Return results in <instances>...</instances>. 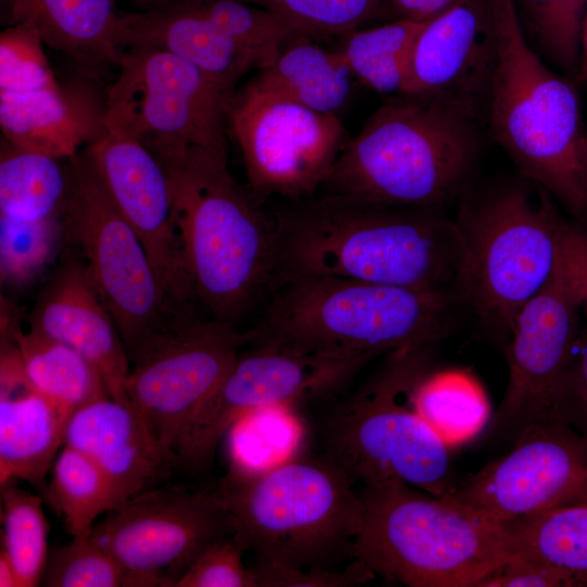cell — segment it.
Returning <instances> with one entry per match:
<instances>
[{
  "mask_svg": "<svg viewBox=\"0 0 587 587\" xmlns=\"http://www.w3.org/2000/svg\"><path fill=\"white\" fill-rule=\"evenodd\" d=\"M512 444L449 496L501 523L587 504V438L553 415Z\"/></svg>",
  "mask_w": 587,
  "mask_h": 587,
  "instance_id": "16",
  "label": "cell"
},
{
  "mask_svg": "<svg viewBox=\"0 0 587 587\" xmlns=\"http://www.w3.org/2000/svg\"><path fill=\"white\" fill-rule=\"evenodd\" d=\"M104 191L143 242L171 301L195 300L186 273L167 173L140 141L105 132L84 151Z\"/></svg>",
  "mask_w": 587,
  "mask_h": 587,
  "instance_id": "18",
  "label": "cell"
},
{
  "mask_svg": "<svg viewBox=\"0 0 587 587\" xmlns=\"http://www.w3.org/2000/svg\"><path fill=\"white\" fill-rule=\"evenodd\" d=\"M461 0H383V17L426 22Z\"/></svg>",
  "mask_w": 587,
  "mask_h": 587,
  "instance_id": "45",
  "label": "cell"
},
{
  "mask_svg": "<svg viewBox=\"0 0 587 587\" xmlns=\"http://www.w3.org/2000/svg\"><path fill=\"white\" fill-rule=\"evenodd\" d=\"M424 420L450 445L477 435L489 416V404L478 383L460 371L426 373L413 391Z\"/></svg>",
  "mask_w": 587,
  "mask_h": 587,
  "instance_id": "32",
  "label": "cell"
},
{
  "mask_svg": "<svg viewBox=\"0 0 587 587\" xmlns=\"http://www.w3.org/2000/svg\"><path fill=\"white\" fill-rule=\"evenodd\" d=\"M255 587H349L372 580L375 575L357 560L342 570L296 569L254 562L250 566Z\"/></svg>",
  "mask_w": 587,
  "mask_h": 587,
  "instance_id": "41",
  "label": "cell"
},
{
  "mask_svg": "<svg viewBox=\"0 0 587 587\" xmlns=\"http://www.w3.org/2000/svg\"><path fill=\"white\" fill-rule=\"evenodd\" d=\"M190 1L227 37L251 52L260 68L285 45L302 37L272 12L242 0Z\"/></svg>",
  "mask_w": 587,
  "mask_h": 587,
  "instance_id": "37",
  "label": "cell"
},
{
  "mask_svg": "<svg viewBox=\"0 0 587 587\" xmlns=\"http://www.w3.org/2000/svg\"><path fill=\"white\" fill-rule=\"evenodd\" d=\"M494 0H461L423 23L403 92L466 102L482 112L494 57Z\"/></svg>",
  "mask_w": 587,
  "mask_h": 587,
  "instance_id": "19",
  "label": "cell"
},
{
  "mask_svg": "<svg viewBox=\"0 0 587 587\" xmlns=\"http://www.w3.org/2000/svg\"><path fill=\"white\" fill-rule=\"evenodd\" d=\"M15 23H29L43 45L65 54L91 77L118 66L122 14L113 0H1Z\"/></svg>",
  "mask_w": 587,
  "mask_h": 587,
  "instance_id": "25",
  "label": "cell"
},
{
  "mask_svg": "<svg viewBox=\"0 0 587 587\" xmlns=\"http://www.w3.org/2000/svg\"><path fill=\"white\" fill-rule=\"evenodd\" d=\"M137 1H139L141 3H145V4H150L151 8H153V7L166 3V2H168L171 0H137Z\"/></svg>",
  "mask_w": 587,
  "mask_h": 587,
  "instance_id": "48",
  "label": "cell"
},
{
  "mask_svg": "<svg viewBox=\"0 0 587 587\" xmlns=\"http://www.w3.org/2000/svg\"><path fill=\"white\" fill-rule=\"evenodd\" d=\"M62 161L5 141L0 154V216L32 222L63 215L70 171L68 162L64 167Z\"/></svg>",
  "mask_w": 587,
  "mask_h": 587,
  "instance_id": "28",
  "label": "cell"
},
{
  "mask_svg": "<svg viewBox=\"0 0 587 587\" xmlns=\"http://www.w3.org/2000/svg\"><path fill=\"white\" fill-rule=\"evenodd\" d=\"M580 584L567 572L515 554L478 587H572Z\"/></svg>",
  "mask_w": 587,
  "mask_h": 587,
  "instance_id": "43",
  "label": "cell"
},
{
  "mask_svg": "<svg viewBox=\"0 0 587 587\" xmlns=\"http://www.w3.org/2000/svg\"><path fill=\"white\" fill-rule=\"evenodd\" d=\"M67 162L65 235L80 251L86 274L132 361L187 311L166 295L143 242L110 200L86 155L77 153Z\"/></svg>",
  "mask_w": 587,
  "mask_h": 587,
  "instance_id": "11",
  "label": "cell"
},
{
  "mask_svg": "<svg viewBox=\"0 0 587 587\" xmlns=\"http://www.w3.org/2000/svg\"><path fill=\"white\" fill-rule=\"evenodd\" d=\"M515 554L571 574L587 587V504L552 509L503 523Z\"/></svg>",
  "mask_w": 587,
  "mask_h": 587,
  "instance_id": "29",
  "label": "cell"
},
{
  "mask_svg": "<svg viewBox=\"0 0 587 587\" xmlns=\"http://www.w3.org/2000/svg\"><path fill=\"white\" fill-rule=\"evenodd\" d=\"M1 335L14 342L29 385L68 415L110 396L98 371L76 350L39 332L3 322Z\"/></svg>",
  "mask_w": 587,
  "mask_h": 587,
  "instance_id": "26",
  "label": "cell"
},
{
  "mask_svg": "<svg viewBox=\"0 0 587 587\" xmlns=\"http://www.w3.org/2000/svg\"><path fill=\"white\" fill-rule=\"evenodd\" d=\"M227 126L258 198L316 193L347 142L337 114L311 110L254 78L230 96Z\"/></svg>",
  "mask_w": 587,
  "mask_h": 587,
  "instance_id": "13",
  "label": "cell"
},
{
  "mask_svg": "<svg viewBox=\"0 0 587 587\" xmlns=\"http://www.w3.org/2000/svg\"><path fill=\"white\" fill-rule=\"evenodd\" d=\"M560 262L587 312V227L566 220L560 242Z\"/></svg>",
  "mask_w": 587,
  "mask_h": 587,
  "instance_id": "44",
  "label": "cell"
},
{
  "mask_svg": "<svg viewBox=\"0 0 587 587\" xmlns=\"http://www.w3.org/2000/svg\"><path fill=\"white\" fill-rule=\"evenodd\" d=\"M91 535L123 566L128 587H175L198 557L234 528L215 488L159 485L105 513Z\"/></svg>",
  "mask_w": 587,
  "mask_h": 587,
  "instance_id": "14",
  "label": "cell"
},
{
  "mask_svg": "<svg viewBox=\"0 0 587 587\" xmlns=\"http://www.w3.org/2000/svg\"><path fill=\"white\" fill-rule=\"evenodd\" d=\"M582 308L559 253L550 282L521 310L505 345L509 378L489 425L491 438L513 442L554 415V399L582 333Z\"/></svg>",
  "mask_w": 587,
  "mask_h": 587,
  "instance_id": "17",
  "label": "cell"
},
{
  "mask_svg": "<svg viewBox=\"0 0 587 587\" xmlns=\"http://www.w3.org/2000/svg\"><path fill=\"white\" fill-rule=\"evenodd\" d=\"M291 405H270L253 410L230 428L232 464L263 470L292 457L301 439V425Z\"/></svg>",
  "mask_w": 587,
  "mask_h": 587,
  "instance_id": "34",
  "label": "cell"
},
{
  "mask_svg": "<svg viewBox=\"0 0 587 587\" xmlns=\"http://www.w3.org/2000/svg\"><path fill=\"white\" fill-rule=\"evenodd\" d=\"M64 235L63 215L32 222L0 216L1 283H32L52 261Z\"/></svg>",
  "mask_w": 587,
  "mask_h": 587,
  "instance_id": "35",
  "label": "cell"
},
{
  "mask_svg": "<svg viewBox=\"0 0 587 587\" xmlns=\"http://www.w3.org/2000/svg\"><path fill=\"white\" fill-rule=\"evenodd\" d=\"M193 416L178 446V470L208 465L234 424L247 413L333 391L370 360L299 350L275 341H251Z\"/></svg>",
  "mask_w": 587,
  "mask_h": 587,
  "instance_id": "15",
  "label": "cell"
},
{
  "mask_svg": "<svg viewBox=\"0 0 587 587\" xmlns=\"http://www.w3.org/2000/svg\"><path fill=\"white\" fill-rule=\"evenodd\" d=\"M284 21L300 36L320 39L344 36L377 17L383 0H242Z\"/></svg>",
  "mask_w": 587,
  "mask_h": 587,
  "instance_id": "38",
  "label": "cell"
},
{
  "mask_svg": "<svg viewBox=\"0 0 587 587\" xmlns=\"http://www.w3.org/2000/svg\"><path fill=\"white\" fill-rule=\"evenodd\" d=\"M571 365L557 392L553 414L587 438V312Z\"/></svg>",
  "mask_w": 587,
  "mask_h": 587,
  "instance_id": "42",
  "label": "cell"
},
{
  "mask_svg": "<svg viewBox=\"0 0 587 587\" xmlns=\"http://www.w3.org/2000/svg\"><path fill=\"white\" fill-rule=\"evenodd\" d=\"M517 13L541 53L569 74L579 70V41L587 0H519Z\"/></svg>",
  "mask_w": 587,
  "mask_h": 587,
  "instance_id": "36",
  "label": "cell"
},
{
  "mask_svg": "<svg viewBox=\"0 0 587 587\" xmlns=\"http://www.w3.org/2000/svg\"><path fill=\"white\" fill-rule=\"evenodd\" d=\"M64 445L99 466L111 483L118 505L161 485L177 470L135 410L110 396L82 407L70 416Z\"/></svg>",
  "mask_w": 587,
  "mask_h": 587,
  "instance_id": "22",
  "label": "cell"
},
{
  "mask_svg": "<svg viewBox=\"0 0 587 587\" xmlns=\"http://www.w3.org/2000/svg\"><path fill=\"white\" fill-rule=\"evenodd\" d=\"M352 479L324 454L289 458L263 470L230 463L215 489L234 537L255 562L296 569L327 567L351 557L364 519Z\"/></svg>",
  "mask_w": 587,
  "mask_h": 587,
  "instance_id": "7",
  "label": "cell"
},
{
  "mask_svg": "<svg viewBox=\"0 0 587 587\" xmlns=\"http://www.w3.org/2000/svg\"><path fill=\"white\" fill-rule=\"evenodd\" d=\"M104 107L63 88L49 64L0 82V127L10 145L68 160L107 130Z\"/></svg>",
  "mask_w": 587,
  "mask_h": 587,
  "instance_id": "20",
  "label": "cell"
},
{
  "mask_svg": "<svg viewBox=\"0 0 587 587\" xmlns=\"http://www.w3.org/2000/svg\"><path fill=\"white\" fill-rule=\"evenodd\" d=\"M0 587H20L15 567L3 548L0 550Z\"/></svg>",
  "mask_w": 587,
  "mask_h": 587,
  "instance_id": "46",
  "label": "cell"
},
{
  "mask_svg": "<svg viewBox=\"0 0 587 587\" xmlns=\"http://www.w3.org/2000/svg\"><path fill=\"white\" fill-rule=\"evenodd\" d=\"M71 415L28 383L13 341H1L0 486L24 480L39 488L64 445Z\"/></svg>",
  "mask_w": 587,
  "mask_h": 587,
  "instance_id": "23",
  "label": "cell"
},
{
  "mask_svg": "<svg viewBox=\"0 0 587 587\" xmlns=\"http://www.w3.org/2000/svg\"><path fill=\"white\" fill-rule=\"evenodd\" d=\"M43 495L72 537L90 535L99 516L118 505L114 489L99 466L67 445H63L53 462Z\"/></svg>",
  "mask_w": 587,
  "mask_h": 587,
  "instance_id": "31",
  "label": "cell"
},
{
  "mask_svg": "<svg viewBox=\"0 0 587 587\" xmlns=\"http://www.w3.org/2000/svg\"><path fill=\"white\" fill-rule=\"evenodd\" d=\"M430 350L389 352L379 370L329 416L324 455L354 484L401 482L437 497L455 490L451 446L413 401L414 388L430 371Z\"/></svg>",
  "mask_w": 587,
  "mask_h": 587,
  "instance_id": "8",
  "label": "cell"
},
{
  "mask_svg": "<svg viewBox=\"0 0 587 587\" xmlns=\"http://www.w3.org/2000/svg\"><path fill=\"white\" fill-rule=\"evenodd\" d=\"M453 218L463 240L459 298L487 330L508 339L554 273L566 220L546 190L536 197L522 184L464 200Z\"/></svg>",
  "mask_w": 587,
  "mask_h": 587,
  "instance_id": "9",
  "label": "cell"
},
{
  "mask_svg": "<svg viewBox=\"0 0 587 587\" xmlns=\"http://www.w3.org/2000/svg\"><path fill=\"white\" fill-rule=\"evenodd\" d=\"M494 57L482 110L521 174L587 227V124L575 86L529 46L515 0H494Z\"/></svg>",
  "mask_w": 587,
  "mask_h": 587,
  "instance_id": "3",
  "label": "cell"
},
{
  "mask_svg": "<svg viewBox=\"0 0 587 587\" xmlns=\"http://www.w3.org/2000/svg\"><path fill=\"white\" fill-rule=\"evenodd\" d=\"M245 550L234 535L210 545L179 578L175 587H255L242 560Z\"/></svg>",
  "mask_w": 587,
  "mask_h": 587,
  "instance_id": "40",
  "label": "cell"
},
{
  "mask_svg": "<svg viewBox=\"0 0 587 587\" xmlns=\"http://www.w3.org/2000/svg\"><path fill=\"white\" fill-rule=\"evenodd\" d=\"M290 202L274 213L277 282L323 275L458 295L463 240L454 218L441 211L327 192Z\"/></svg>",
  "mask_w": 587,
  "mask_h": 587,
  "instance_id": "1",
  "label": "cell"
},
{
  "mask_svg": "<svg viewBox=\"0 0 587 587\" xmlns=\"http://www.w3.org/2000/svg\"><path fill=\"white\" fill-rule=\"evenodd\" d=\"M479 117L480 110L466 102L394 96L347 140L317 192L442 212L477 161Z\"/></svg>",
  "mask_w": 587,
  "mask_h": 587,
  "instance_id": "2",
  "label": "cell"
},
{
  "mask_svg": "<svg viewBox=\"0 0 587 587\" xmlns=\"http://www.w3.org/2000/svg\"><path fill=\"white\" fill-rule=\"evenodd\" d=\"M104 101L110 134L145 145L162 163L192 152L227 157L228 91L161 49L126 48Z\"/></svg>",
  "mask_w": 587,
  "mask_h": 587,
  "instance_id": "10",
  "label": "cell"
},
{
  "mask_svg": "<svg viewBox=\"0 0 587 587\" xmlns=\"http://www.w3.org/2000/svg\"><path fill=\"white\" fill-rule=\"evenodd\" d=\"M2 546L20 587L41 585L49 549V526L41 498L12 486L1 488Z\"/></svg>",
  "mask_w": 587,
  "mask_h": 587,
  "instance_id": "33",
  "label": "cell"
},
{
  "mask_svg": "<svg viewBox=\"0 0 587 587\" xmlns=\"http://www.w3.org/2000/svg\"><path fill=\"white\" fill-rule=\"evenodd\" d=\"M121 45L167 51L196 66L228 91L259 60L205 17L190 0L168 1L122 14Z\"/></svg>",
  "mask_w": 587,
  "mask_h": 587,
  "instance_id": "24",
  "label": "cell"
},
{
  "mask_svg": "<svg viewBox=\"0 0 587 587\" xmlns=\"http://www.w3.org/2000/svg\"><path fill=\"white\" fill-rule=\"evenodd\" d=\"M252 338L234 323L187 314L130 361L127 400L177 470L186 429Z\"/></svg>",
  "mask_w": 587,
  "mask_h": 587,
  "instance_id": "12",
  "label": "cell"
},
{
  "mask_svg": "<svg viewBox=\"0 0 587 587\" xmlns=\"http://www.w3.org/2000/svg\"><path fill=\"white\" fill-rule=\"evenodd\" d=\"M364 519L351 557L410 587H478L515 555L507 526L450 496L401 482L362 487Z\"/></svg>",
  "mask_w": 587,
  "mask_h": 587,
  "instance_id": "6",
  "label": "cell"
},
{
  "mask_svg": "<svg viewBox=\"0 0 587 587\" xmlns=\"http://www.w3.org/2000/svg\"><path fill=\"white\" fill-rule=\"evenodd\" d=\"M30 329L80 353L100 374L110 397L129 404L130 360L116 324L91 285L83 261H65L41 292Z\"/></svg>",
  "mask_w": 587,
  "mask_h": 587,
  "instance_id": "21",
  "label": "cell"
},
{
  "mask_svg": "<svg viewBox=\"0 0 587 587\" xmlns=\"http://www.w3.org/2000/svg\"><path fill=\"white\" fill-rule=\"evenodd\" d=\"M423 23L389 20L360 27L344 35L338 51L352 77L377 93L398 96L403 92L410 51Z\"/></svg>",
  "mask_w": 587,
  "mask_h": 587,
  "instance_id": "30",
  "label": "cell"
},
{
  "mask_svg": "<svg viewBox=\"0 0 587 587\" xmlns=\"http://www.w3.org/2000/svg\"><path fill=\"white\" fill-rule=\"evenodd\" d=\"M41 585L128 587L123 566L91 534L72 537L70 541L49 550Z\"/></svg>",
  "mask_w": 587,
  "mask_h": 587,
  "instance_id": "39",
  "label": "cell"
},
{
  "mask_svg": "<svg viewBox=\"0 0 587 587\" xmlns=\"http://www.w3.org/2000/svg\"><path fill=\"white\" fill-rule=\"evenodd\" d=\"M578 77L587 82V9L580 30Z\"/></svg>",
  "mask_w": 587,
  "mask_h": 587,
  "instance_id": "47",
  "label": "cell"
},
{
  "mask_svg": "<svg viewBox=\"0 0 587 587\" xmlns=\"http://www.w3.org/2000/svg\"><path fill=\"white\" fill-rule=\"evenodd\" d=\"M351 77L338 49L301 37L285 45L253 78L311 110L337 114L350 95Z\"/></svg>",
  "mask_w": 587,
  "mask_h": 587,
  "instance_id": "27",
  "label": "cell"
},
{
  "mask_svg": "<svg viewBox=\"0 0 587 587\" xmlns=\"http://www.w3.org/2000/svg\"><path fill=\"white\" fill-rule=\"evenodd\" d=\"M163 166L193 298L235 324L277 282L275 216L233 178L227 157L199 151Z\"/></svg>",
  "mask_w": 587,
  "mask_h": 587,
  "instance_id": "4",
  "label": "cell"
},
{
  "mask_svg": "<svg viewBox=\"0 0 587 587\" xmlns=\"http://www.w3.org/2000/svg\"><path fill=\"white\" fill-rule=\"evenodd\" d=\"M252 341L372 360L380 353L433 347L454 327L462 303L451 291L422 290L323 275L279 279Z\"/></svg>",
  "mask_w": 587,
  "mask_h": 587,
  "instance_id": "5",
  "label": "cell"
}]
</instances>
